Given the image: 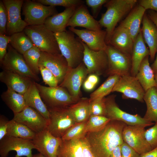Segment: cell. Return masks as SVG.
I'll return each instance as SVG.
<instances>
[{
	"instance_id": "obj_1",
	"label": "cell",
	"mask_w": 157,
	"mask_h": 157,
	"mask_svg": "<svg viewBox=\"0 0 157 157\" xmlns=\"http://www.w3.org/2000/svg\"><path fill=\"white\" fill-rule=\"evenodd\" d=\"M126 125L111 120L102 130L86 134L85 137L95 157H110L113 150L123 143L122 133Z\"/></svg>"
},
{
	"instance_id": "obj_2",
	"label": "cell",
	"mask_w": 157,
	"mask_h": 157,
	"mask_svg": "<svg viewBox=\"0 0 157 157\" xmlns=\"http://www.w3.org/2000/svg\"><path fill=\"white\" fill-rule=\"evenodd\" d=\"M136 0H111L104 6L106 8L98 22L101 27L106 29V42L108 45L112 35L117 23L135 7Z\"/></svg>"
},
{
	"instance_id": "obj_3",
	"label": "cell",
	"mask_w": 157,
	"mask_h": 157,
	"mask_svg": "<svg viewBox=\"0 0 157 157\" xmlns=\"http://www.w3.org/2000/svg\"><path fill=\"white\" fill-rule=\"evenodd\" d=\"M54 34L61 53L69 67H76L83 62L84 47L83 42L78 37H75L70 30Z\"/></svg>"
},
{
	"instance_id": "obj_4",
	"label": "cell",
	"mask_w": 157,
	"mask_h": 157,
	"mask_svg": "<svg viewBox=\"0 0 157 157\" xmlns=\"http://www.w3.org/2000/svg\"><path fill=\"white\" fill-rule=\"evenodd\" d=\"M25 33L34 45L41 51L51 53H61L54 33L48 29L44 24L28 26Z\"/></svg>"
},
{
	"instance_id": "obj_5",
	"label": "cell",
	"mask_w": 157,
	"mask_h": 157,
	"mask_svg": "<svg viewBox=\"0 0 157 157\" xmlns=\"http://www.w3.org/2000/svg\"><path fill=\"white\" fill-rule=\"evenodd\" d=\"M40 96L47 108L69 107L76 102L65 88L47 87L35 82Z\"/></svg>"
},
{
	"instance_id": "obj_6",
	"label": "cell",
	"mask_w": 157,
	"mask_h": 157,
	"mask_svg": "<svg viewBox=\"0 0 157 157\" xmlns=\"http://www.w3.org/2000/svg\"><path fill=\"white\" fill-rule=\"evenodd\" d=\"M47 108L50 115L46 129L55 137L61 138L76 122L68 107Z\"/></svg>"
},
{
	"instance_id": "obj_7",
	"label": "cell",
	"mask_w": 157,
	"mask_h": 157,
	"mask_svg": "<svg viewBox=\"0 0 157 157\" xmlns=\"http://www.w3.org/2000/svg\"><path fill=\"white\" fill-rule=\"evenodd\" d=\"M0 63L3 70L17 73L35 82L40 81L38 76L33 73L28 67L23 55L10 44L8 45L6 54Z\"/></svg>"
},
{
	"instance_id": "obj_8",
	"label": "cell",
	"mask_w": 157,
	"mask_h": 157,
	"mask_svg": "<svg viewBox=\"0 0 157 157\" xmlns=\"http://www.w3.org/2000/svg\"><path fill=\"white\" fill-rule=\"evenodd\" d=\"M22 8L24 20L29 26L44 24L47 18L58 13L56 7L35 0H24Z\"/></svg>"
},
{
	"instance_id": "obj_9",
	"label": "cell",
	"mask_w": 157,
	"mask_h": 157,
	"mask_svg": "<svg viewBox=\"0 0 157 157\" xmlns=\"http://www.w3.org/2000/svg\"><path fill=\"white\" fill-rule=\"evenodd\" d=\"M116 95H110L105 98L106 117L111 120L121 121L130 126H142L145 127L154 124L138 114L133 115L120 108L115 102Z\"/></svg>"
},
{
	"instance_id": "obj_10",
	"label": "cell",
	"mask_w": 157,
	"mask_h": 157,
	"mask_svg": "<svg viewBox=\"0 0 157 157\" xmlns=\"http://www.w3.org/2000/svg\"><path fill=\"white\" fill-rule=\"evenodd\" d=\"M105 51L108 66L105 76L116 75L121 76L131 74V56L122 53L110 45H107Z\"/></svg>"
},
{
	"instance_id": "obj_11",
	"label": "cell",
	"mask_w": 157,
	"mask_h": 157,
	"mask_svg": "<svg viewBox=\"0 0 157 157\" xmlns=\"http://www.w3.org/2000/svg\"><path fill=\"white\" fill-rule=\"evenodd\" d=\"M88 75L87 69L83 62L76 67H69L62 83L58 85L65 88L77 102L81 98V88Z\"/></svg>"
},
{
	"instance_id": "obj_12",
	"label": "cell",
	"mask_w": 157,
	"mask_h": 157,
	"mask_svg": "<svg viewBox=\"0 0 157 157\" xmlns=\"http://www.w3.org/2000/svg\"><path fill=\"white\" fill-rule=\"evenodd\" d=\"M33 149L32 140L6 135L0 140V157H7L12 151L16 152L15 157H33Z\"/></svg>"
},
{
	"instance_id": "obj_13",
	"label": "cell",
	"mask_w": 157,
	"mask_h": 157,
	"mask_svg": "<svg viewBox=\"0 0 157 157\" xmlns=\"http://www.w3.org/2000/svg\"><path fill=\"white\" fill-rule=\"evenodd\" d=\"M145 127L126 125L122 133L124 142L141 156L153 149L145 138Z\"/></svg>"
},
{
	"instance_id": "obj_14",
	"label": "cell",
	"mask_w": 157,
	"mask_h": 157,
	"mask_svg": "<svg viewBox=\"0 0 157 157\" xmlns=\"http://www.w3.org/2000/svg\"><path fill=\"white\" fill-rule=\"evenodd\" d=\"M7 16V34L10 36L12 34L23 31L28 26L21 17V11L24 0H2Z\"/></svg>"
},
{
	"instance_id": "obj_15",
	"label": "cell",
	"mask_w": 157,
	"mask_h": 157,
	"mask_svg": "<svg viewBox=\"0 0 157 157\" xmlns=\"http://www.w3.org/2000/svg\"><path fill=\"white\" fill-rule=\"evenodd\" d=\"M117 92L122 94L123 99H132L139 102L144 101L145 92L135 76L131 74L120 77L112 92Z\"/></svg>"
},
{
	"instance_id": "obj_16",
	"label": "cell",
	"mask_w": 157,
	"mask_h": 157,
	"mask_svg": "<svg viewBox=\"0 0 157 157\" xmlns=\"http://www.w3.org/2000/svg\"><path fill=\"white\" fill-rule=\"evenodd\" d=\"M83 43L84 50L83 62L87 69L88 74H94L98 76L104 75L108 66L105 50H93Z\"/></svg>"
},
{
	"instance_id": "obj_17",
	"label": "cell",
	"mask_w": 157,
	"mask_h": 157,
	"mask_svg": "<svg viewBox=\"0 0 157 157\" xmlns=\"http://www.w3.org/2000/svg\"><path fill=\"white\" fill-rule=\"evenodd\" d=\"M39 66L49 69L58 80L59 85L63 81L69 68L67 61L61 53H51L41 52Z\"/></svg>"
},
{
	"instance_id": "obj_18",
	"label": "cell",
	"mask_w": 157,
	"mask_h": 157,
	"mask_svg": "<svg viewBox=\"0 0 157 157\" xmlns=\"http://www.w3.org/2000/svg\"><path fill=\"white\" fill-rule=\"evenodd\" d=\"M32 141L35 149L44 157H57L58 150L62 140L53 136L46 129L36 133Z\"/></svg>"
},
{
	"instance_id": "obj_19",
	"label": "cell",
	"mask_w": 157,
	"mask_h": 157,
	"mask_svg": "<svg viewBox=\"0 0 157 157\" xmlns=\"http://www.w3.org/2000/svg\"><path fill=\"white\" fill-rule=\"evenodd\" d=\"M22 123L36 133L47 129L48 121L34 108L26 106L19 113L14 114L13 119Z\"/></svg>"
},
{
	"instance_id": "obj_20",
	"label": "cell",
	"mask_w": 157,
	"mask_h": 157,
	"mask_svg": "<svg viewBox=\"0 0 157 157\" xmlns=\"http://www.w3.org/2000/svg\"><path fill=\"white\" fill-rule=\"evenodd\" d=\"M69 30L76 34L91 49L94 51L105 50L107 45L106 42V31L87 29H78L69 27Z\"/></svg>"
},
{
	"instance_id": "obj_21",
	"label": "cell",
	"mask_w": 157,
	"mask_h": 157,
	"mask_svg": "<svg viewBox=\"0 0 157 157\" xmlns=\"http://www.w3.org/2000/svg\"><path fill=\"white\" fill-rule=\"evenodd\" d=\"M67 26L74 28L76 27H83L92 30H101L98 21L90 15L84 4L76 8L69 19Z\"/></svg>"
},
{
	"instance_id": "obj_22",
	"label": "cell",
	"mask_w": 157,
	"mask_h": 157,
	"mask_svg": "<svg viewBox=\"0 0 157 157\" xmlns=\"http://www.w3.org/2000/svg\"><path fill=\"white\" fill-rule=\"evenodd\" d=\"M133 42L128 31L119 25L114 31L108 45L122 53L131 56Z\"/></svg>"
},
{
	"instance_id": "obj_23",
	"label": "cell",
	"mask_w": 157,
	"mask_h": 157,
	"mask_svg": "<svg viewBox=\"0 0 157 157\" xmlns=\"http://www.w3.org/2000/svg\"><path fill=\"white\" fill-rule=\"evenodd\" d=\"M0 81L6 84L7 88L23 95L33 81L17 73L5 70L0 73Z\"/></svg>"
},
{
	"instance_id": "obj_24",
	"label": "cell",
	"mask_w": 157,
	"mask_h": 157,
	"mask_svg": "<svg viewBox=\"0 0 157 157\" xmlns=\"http://www.w3.org/2000/svg\"><path fill=\"white\" fill-rule=\"evenodd\" d=\"M142 23L143 38L149 47L150 60L153 61L157 52V28L145 13Z\"/></svg>"
},
{
	"instance_id": "obj_25",
	"label": "cell",
	"mask_w": 157,
	"mask_h": 157,
	"mask_svg": "<svg viewBox=\"0 0 157 157\" xmlns=\"http://www.w3.org/2000/svg\"><path fill=\"white\" fill-rule=\"evenodd\" d=\"M145 11L139 5L135 6L119 25L128 31L133 41L141 30L140 25Z\"/></svg>"
},
{
	"instance_id": "obj_26",
	"label": "cell",
	"mask_w": 157,
	"mask_h": 157,
	"mask_svg": "<svg viewBox=\"0 0 157 157\" xmlns=\"http://www.w3.org/2000/svg\"><path fill=\"white\" fill-rule=\"evenodd\" d=\"M23 95L26 106L35 110L48 121L49 118V112L41 98L35 81H33Z\"/></svg>"
},
{
	"instance_id": "obj_27",
	"label": "cell",
	"mask_w": 157,
	"mask_h": 157,
	"mask_svg": "<svg viewBox=\"0 0 157 157\" xmlns=\"http://www.w3.org/2000/svg\"><path fill=\"white\" fill-rule=\"evenodd\" d=\"M150 54L149 50L146 46L141 30L133 42L131 55V75L132 76H136L142 61L145 57L150 55Z\"/></svg>"
},
{
	"instance_id": "obj_28",
	"label": "cell",
	"mask_w": 157,
	"mask_h": 157,
	"mask_svg": "<svg viewBox=\"0 0 157 157\" xmlns=\"http://www.w3.org/2000/svg\"><path fill=\"white\" fill-rule=\"evenodd\" d=\"M76 8H65L62 12L47 18L44 24L46 27L54 33L66 31L67 23Z\"/></svg>"
},
{
	"instance_id": "obj_29",
	"label": "cell",
	"mask_w": 157,
	"mask_h": 157,
	"mask_svg": "<svg viewBox=\"0 0 157 157\" xmlns=\"http://www.w3.org/2000/svg\"><path fill=\"white\" fill-rule=\"evenodd\" d=\"M149 56L145 57L142 61L135 76L145 92L152 87H157L155 74L149 65Z\"/></svg>"
},
{
	"instance_id": "obj_30",
	"label": "cell",
	"mask_w": 157,
	"mask_h": 157,
	"mask_svg": "<svg viewBox=\"0 0 157 157\" xmlns=\"http://www.w3.org/2000/svg\"><path fill=\"white\" fill-rule=\"evenodd\" d=\"M2 100L13 112L14 114L18 113L26 106L23 95L7 88L1 95Z\"/></svg>"
},
{
	"instance_id": "obj_31",
	"label": "cell",
	"mask_w": 157,
	"mask_h": 157,
	"mask_svg": "<svg viewBox=\"0 0 157 157\" xmlns=\"http://www.w3.org/2000/svg\"><path fill=\"white\" fill-rule=\"evenodd\" d=\"M90 107L89 98L82 97L68 109L76 123H78L88 120L90 116Z\"/></svg>"
},
{
	"instance_id": "obj_32",
	"label": "cell",
	"mask_w": 157,
	"mask_h": 157,
	"mask_svg": "<svg viewBox=\"0 0 157 157\" xmlns=\"http://www.w3.org/2000/svg\"><path fill=\"white\" fill-rule=\"evenodd\" d=\"M147 110L143 117L151 122L157 123V87H152L146 92L143 98Z\"/></svg>"
},
{
	"instance_id": "obj_33",
	"label": "cell",
	"mask_w": 157,
	"mask_h": 157,
	"mask_svg": "<svg viewBox=\"0 0 157 157\" xmlns=\"http://www.w3.org/2000/svg\"><path fill=\"white\" fill-rule=\"evenodd\" d=\"M36 133L24 124L13 119L9 120L7 130V135L32 140Z\"/></svg>"
},
{
	"instance_id": "obj_34",
	"label": "cell",
	"mask_w": 157,
	"mask_h": 157,
	"mask_svg": "<svg viewBox=\"0 0 157 157\" xmlns=\"http://www.w3.org/2000/svg\"><path fill=\"white\" fill-rule=\"evenodd\" d=\"M9 43L13 48L22 55L34 46L31 39L24 31L10 35Z\"/></svg>"
},
{
	"instance_id": "obj_35",
	"label": "cell",
	"mask_w": 157,
	"mask_h": 157,
	"mask_svg": "<svg viewBox=\"0 0 157 157\" xmlns=\"http://www.w3.org/2000/svg\"><path fill=\"white\" fill-rule=\"evenodd\" d=\"M120 76L114 75L108 76L106 81L90 96V102L105 97L112 92V90Z\"/></svg>"
},
{
	"instance_id": "obj_36",
	"label": "cell",
	"mask_w": 157,
	"mask_h": 157,
	"mask_svg": "<svg viewBox=\"0 0 157 157\" xmlns=\"http://www.w3.org/2000/svg\"><path fill=\"white\" fill-rule=\"evenodd\" d=\"M41 52L38 48L34 46L23 55L28 67L33 73L38 75L40 72L38 64Z\"/></svg>"
},
{
	"instance_id": "obj_37",
	"label": "cell",
	"mask_w": 157,
	"mask_h": 157,
	"mask_svg": "<svg viewBox=\"0 0 157 157\" xmlns=\"http://www.w3.org/2000/svg\"><path fill=\"white\" fill-rule=\"evenodd\" d=\"M110 121V119L106 116L90 115L86 126V133L88 132H97L102 130Z\"/></svg>"
},
{
	"instance_id": "obj_38",
	"label": "cell",
	"mask_w": 157,
	"mask_h": 157,
	"mask_svg": "<svg viewBox=\"0 0 157 157\" xmlns=\"http://www.w3.org/2000/svg\"><path fill=\"white\" fill-rule=\"evenodd\" d=\"M87 121L75 124L66 131L61 137L62 140H69L78 139L85 136Z\"/></svg>"
},
{
	"instance_id": "obj_39",
	"label": "cell",
	"mask_w": 157,
	"mask_h": 157,
	"mask_svg": "<svg viewBox=\"0 0 157 157\" xmlns=\"http://www.w3.org/2000/svg\"><path fill=\"white\" fill-rule=\"evenodd\" d=\"M35 1L45 5L56 7L62 6L65 8L74 7L77 8L84 4V2L81 0H35Z\"/></svg>"
},
{
	"instance_id": "obj_40",
	"label": "cell",
	"mask_w": 157,
	"mask_h": 157,
	"mask_svg": "<svg viewBox=\"0 0 157 157\" xmlns=\"http://www.w3.org/2000/svg\"><path fill=\"white\" fill-rule=\"evenodd\" d=\"M105 98L96 99L90 102V116L98 115L106 117Z\"/></svg>"
},
{
	"instance_id": "obj_41",
	"label": "cell",
	"mask_w": 157,
	"mask_h": 157,
	"mask_svg": "<svg viewBox=\"0 0 157 157\" xmlns=\"http://www.w3.org/2000/svg\"><path fill=\"white\" fill-rule=\"evenodd\" d=\"M40 72L45 84L49 87H55L59 85V83L56 78L49 69L43 66H39Z\"/></svg>"
},
{
	"instance_id": "obj_42",
	"label": "cell",
	"mask_w": 157,
	"mask_h": 157,
	"mask_svg": "<svg viewBox=\"0 0 157 157\" xmlns=\"http://www.w3.org/2000/svg\"><path fill=\"white\" fill-rule=\"evenodd\" d=\"M145 136L147 142L152 149L157 147V123L145 130Z\"/></svg>"
},
{
	"instance_id": "obj_43",
	"label": "cell",
	"mask_w": 157,
	"mask_h": 157,
	"mask_svg": "<svg viewBox=\"0 0 157 157\" xmlns=\"http://www.w3.org/2000/svg\"><path fill=\"white\" fill-rule=\"evenodd\" d=\"M99 81V76L94 74H89L82 85L84 90L88 92L92 91L98 83Z\"/></svg>"
},
{
	"instance_id": "obj_44",
	"label": "cell",
	"mask_w": 157,
	"mask_h": 157,
	"mask_svg": "<svg viewBox=\"0 0 157 157\" xmlns=\"http://www.w3.org/2000/svg\"><path fill=\"white\" fill-rule=\"evenodd\" d=\"M108 0H86V5L91 8L92 16L96 18L103 5H104Z\"/></svg>"
},
{
	"instance_id": "obj_45",
	"label": "cell",
	"mask_w": 157,
	"mask_h": 157,
	"mask_svg": "<svg viewBox=\"0 0 157 157\" xmlns=\"http://www.w3.org/2000/svg\"><path fill=\"white\" fill-rule=\"evenodd\" d=\"M7 16L4 5L2 0L0 1V34H7Z\"/></svg>"
},
{
	"instance_id": "obj_46",
	"label": "cell",
	"mask_w": 157,
	"mask_h": 157,
	"mask_svg": "<svg viewBox=\"0 0 157 157\" xmlns=\"http://www.w3.org/2000/svg\"><path fill=\"white\" fill-rule=\"evenodd\" d=\"M121 151L122 157L141 156V155L124 142L121 145Z\"/></svg>"
},
{
	"instance_id": "obj_47",
	"label": "cell",
	"mask_w": 157,
	"mask_h": 157,
	"mask_svg": "<svg viewBox=\"0 0 157 157\" xmlns=\"http://www.w3.org/2000/svg\"><path fill=\"white\" fill-rule=\"evenodd\" d=\"M10 36L5 34H0V61L6 54Z\"/></svg>"
},
{
	"instance_id": "obj_48",
	"label": "cell",
	"mask_w": 157,
	"mask_h": 157,
	"mask_svg": "<svg viewBox=\"0 0 157 157\" xmlns=\"http://www.w3.org/2000/svg\"><path fill=\"white\" fill-rule=\"evenodd\" d=\"M139 2V5L146 10L149 9L157 13V0H141Z\"/></svg>"
},
{
	"instance_id": "obj_49",
	"label": "cell",
	"mask_w": 157,
	"mask_h": 157,
	"mask_svg": "<svg viewBox=\"0 0 157 157\" xmlns=\"http://www.w3.org/2000/svg\"><path fill=\"white\" fill-rule=\"evenodd\" d=\"M8 119L3 115L0 116V140L7 135V130L9 122Z\"/></svg>"
},
{
	"instance_id": "obj_50",
	"label": "cell",
	"mask_w": 157,
	"mask_h": 157,
	"mask_svg": "<svg viewBox=\"0 0 157 157\" xmlns=\"http://www.w3.org/2000/svg\"><path fill=\"white\" fill-rule=\"evenodd\" d=\"M147 15L157 28V13L154 11L149 10Z\"/></svg>"
},
{
	"instance_id": "obj_51",
	"label": "cell",
	"mask_w": 157,
	"mask_h": 157,
	"mask_svg": "<svg viewBox=\"0 0 157 157\" xmlns=\"http://www.w3.org/2000/svg\"><path fill=\"white\" fill-rule=\"evenodd\" d=\"M140 157H157V147L141 155Z\"/></svg>"
},
{
	"instance_id": "obj_52",
	"label": "cell",
	"mask_w": 157,
	"mask_h": 157,
	"mask_svg": "<svg viewBox=\"0 0 157 157\" xmlns=\"http://www.w3.org/2000/svg\"><path fill=\"white\" fill-rule=\"evenodd\" d=\"M110 157H122L121 145L117 147L113 150Z\"/></svg>"
},
{
	"instance_id": "obj_53",
	"label": "cell",
	"mask_w": 157,
	"mask_h": 157,
	"mask_svg": "<svg viewBox=\"0 0 157 157\" xmlns=\"http://www.w3.org/2000/svg\"><path fill=\"white\" fill-rule=\"evenodd\" d=\"M151 67L154 71V74L157 73V55L153 63L151 65Z\"/></svg>"
},
{
	"instance_id": "obj_54",
	"label": "cell",
	"mask_w": 157,
	"mask_h": 157,
	"mask_svg": "<svg viewBox=\"0 0 157 157\" xmlns=\"http://www.w3.org/2000/svg\"><path fill=\"white\" fill-rule=\"evenodd\" d=\"M33 157H45L40 153L37 154L33 155Z\"/></svg>"
},
{
	"instance_id": "obj_55",
	"label": "cell",
	"mask_w": 157,
	"mask_h": 157,
	"mask_svg": "<svg viewBox=\"0 0 157 157\" xmlns=\"http://www.w3.org/2000/svg\"><path fill=\"white\" fill-rule=\"evenodd\" d=\"M155 78L157 84V73L155 74Z\"/></svg>"
}]
</instances>
